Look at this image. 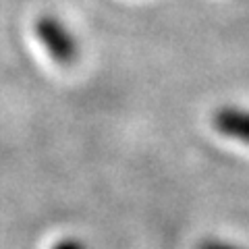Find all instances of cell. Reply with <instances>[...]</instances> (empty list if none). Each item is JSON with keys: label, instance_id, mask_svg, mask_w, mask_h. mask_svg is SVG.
<instances>
[{"label": "cell", "instance_id": "obj_1", "mask_svg": "<svg viewBox=\"0 0 249 249\" xmlns=\"http://www.w3.org/2000/svg\"><path fill=\"white\" fill-rule=\"evenodd\" d=\"M36 34L44 44L46 52L56 62H60V65H71L77 58L79 50H77L75 37L65 23L58 21L56 17H50V15L40 17L36 23Z\"/></svg>", "mask_w": 249, "mask_h": 249}, {"label": "cell", "instance_id": "obj_2", "mask_svg": "<svg viewBox=\"0 0 249 249\" xmlns=\"http://www.w3.org/2000/svg\"><path fill=\"white\" fill-rule=\"evenodd\" d=\"M214 129L224 137L249 143V110L237 106H222L212 114Z\"/></svg>", "mask_w": 249, "mask_h": 249}, {"label": "cell", "instance_id": "obj_3", "mask_svg": "<svg viewBox=\"0 0 249 249\" xmlns=\"http://www.w3.org/2000/svg\"><path fill=\"white\" fill-rule=\"evenodd\" d=\"M197 249H241L239 245L227 243V241H216V239H208L204 243H199Z\"/></svg>", "mask_w": 249, "mask_h": 249}, {"label": "cell", "instance_id": "obj_4", "mask_svg": "<svg viewBox=\"0 0 249 249\" xmlns=\"http://www.w3.org/2000/svg\"><path fill=\"white\" fill-rule=\"evenodd\" d=\"M52 249H85V245L79 243L77 239H62V241H58V243L54 245Z\"/></svg>", "mask_w": 249, "mask_h": 249}]
</instances>
